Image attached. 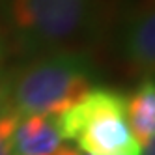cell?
I'll return each instance as SVG.
<instances>
[{
    "mask_svg": "<svg viewBox=\"0 0 155 155\" xmlns=\"http://www.w3.org/2000/svg\"><path fill=\"white\" fill-rule=\"evenodd\" d=\"M56 118L28 114L21 116L13 133V155H49L62 146Z\"/></svg>",
    "mask_w": 155,
    "mask_h": 155,
    "instance_id": "obj_5",
    "label": "cell"
},
{
    "mask_svg": "<svg viewBox=\"0 0 155 155\" xmlns=\"http://www.w3.org/2000/svg\"><path fill=\"white\" fill-rule=\"evenodd\" d=\"M120 52L131 69L155 77V0L140 4L125 17L120 32Z\"/></svg>",
    "mask_w": 155,
    "mask_h": 155,
    "instance_id": "obj_4",
    "label": "cell"
},
{
    "mask_svg": "<svg viewBox=\"0 0 155 155\" xmlns=\"http://www.w3.org/2000/svg\"><path fill=\"white\" fill-rule=\"evenodd\" d=\"M6 23L15 47L28 56L90 52L103 23L101 0H6Z\"/></svg>",
    "mask_w": 155,
    "mask_h": 155,
    "instance_id": "obj_1",
    "label": "cell"
},
{
    "mask_svg": "<svg viewBox=\"0 0 155 155\" xmlns=\"http://www.w3.org/2000/svg\"><path fill=\"white\" fill-rule=\"evenodd\" d=\"M97 68L90 52L60 51L30 58L6 81L8 103L21 116L58 118L94 90Z\"/></svg>",
    "mask_w": 155,
    "mask_h": 155,
    "instance_id": "obj_2",
    "label": "cell"
},
{
    "mask_svg": "<svg viewBox=\"0 0 155 155\" xmlns=\"http://www.w3.org/2000/svg\"><path fill=\"white\" fill-rule=\"evenodd\" d=\"M49 155H82V151L79 148H75V146H62L54 151V153H49Z\"/></svg>",
    "mask_w": 155,
    "mask_h": 155,
    "instance_id": "obj_8",
    "label": "cell"
},
{
    "mask_svg": "<svg viewBox=\"0 0 155 155\" xmlns=\"http://www.w3.org/2000/svg\"><path fill=\"white\" fill-rule=\"evenodd\" d=\"M8 92H6V82H0V110L8 107Z\"/></svg>",
    "mask_w": 155,
    "mask_h": 155,
    "instance_id": "obj_9",
    "label": "cell"
},
{
    "mask_svg": "<svg viewBox=\"0 0 155 155\" xmlns=\"http://www.w3.org/2000/svg\"><path fill=\"white\" fill-rule=\"evenodd\" d=\"M125 114L133 137L144 148L155 137V77H144L125 95Z\"/></svg>",
    "mask_w": 155,
    "mask_h": 155,
    "instance_id": "obj_6",
    "label": "cell"
},
{
    "mask_svg": "<svg viewBox=\"0 0 155 155\" xmlns=\"http://www.w3.org/2000/svg\"><path fill=\"white\" fill-rule=\"evenodd\" d=\"M142 155H155V137L142 148Z\"/></svg>",
    "mask_w": 155,
    "mask_h": 155,
    "instance_id": "obj_10",
    "label": "cell"
},
{
    "mask_svg": "<svg viewBox=\"0 0 155 155\" xmlns=\"http://www.w3.org/2000/svg\"><path fill=\"white\" fill-rule=\"evenodd\" d=\"M0 54H2V49H0Z\"/></svg>",
    "mask_w": 155,
    "mask_h": 155,
    "instance_id": "obj_11",
    "label": "cell"
},
{
    "mask_svg": "<svg viewBox=\"0 0 155 155\" xmlns=\"http://www.w3.org/2000/svg\"><path fill=\"white\" fill-rule=\"evenodd\" d=\"M64 140L77 142L86 155H142L125 114V94L94 86L75 107L56 118Z\"/></svg>",
    "mask_w": 155,
    "mask_h": 155,
    "instance_id": "obj_3",
    "label": "cell"
},
{
    "mask_svg": "<svg viewBox=\"0 0 155 155\" xmlns=\"http://www.w3.org/2000/svg\"><path fill=\"white\" fill-rule=\"evenodd\" d=\"M21 120V114L15 112L12 107L0 110V155H13V133Z\"/></svg>",
    "mask_w": 155,
    "mask_h": 155,
    "instance_id": "obj_7",
    "label": "cell"
}]
</instances>
